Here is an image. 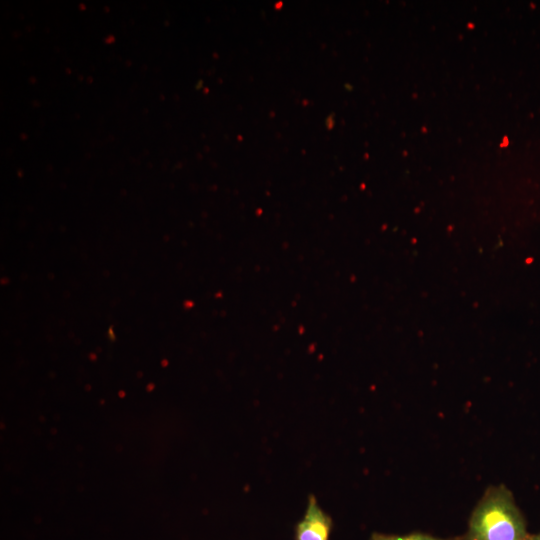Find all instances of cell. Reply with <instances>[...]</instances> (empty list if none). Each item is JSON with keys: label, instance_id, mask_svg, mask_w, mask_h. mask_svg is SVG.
<instances>
[{"label": "cell", "instance_id": "6da1fadb", "mask_svg": "<svg viewBox=\"0 0 540 540\" xmlns=\"http://www.w3.org/2000/svg\"><path fill=\"white\" fill-rule=\"evenodd\" d=\"M526 519L505 485L487 488L461 540H529Z\"/></svg>", "mask_w": 540, "mask_h": 540}, {"label": "cell", "instance_id": "7a4b0ae2", "mask_svg": "<svg viewBox=\"0 0 540 540\" xmlns=\"http://www.w3.org/2000/svg\"><path fill=\"white\" fill-rule=\"evenodd\" d=\"M332 529V517L319 506L314 495H309L305 514L295 526L294 540H329Z\"/></svg>", "mask_w": 540, "mask_h": 540}, {"label": "cell", "instance_id": "3957f363", "mask_svg": "<svg viewBox=\"0 0 540 540\" xmlns=\"http://www.w3.org/2000/svg\"><path fill=\"white\" fill-rule=\"evenodd\" d=\"M369 540H461V536L442 538L424 532H411L404 535L374 532Z\"/></svg>", "mask_w": 540, "mask_h": 540}, {"label": "cell", "instance_id": "277c9868", "mask_svg": "<svg viewBox=\"0 0 540 540\" xmlns=\"http://www.w3.org/2000/svg\"><path fill=\"white\" fill-rule=\"evenodd\" d=\"M529 540H540V532L530 535Z\"/></svg>", "mask_w": 540, "mask_h": 540}]
</instances>
